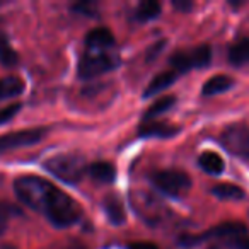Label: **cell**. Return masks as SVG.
<instances>
[{"mask_svg":"<svg viewBox=\"0 0 249 249\" xmlns=\"http://www.w3.org/2000/svg\"><path fill=\"white\" fill-rule=\"evenodd\" d=\"M174 103H176V97L174 96H162L160 99H157L156 103H154L152 106L145 111V114H143V121H150L152 118H156V116H159V114L169 111L171 107L174 106Z\"/></svg>","mask_w":249,"mask_h":249,"instance_id":"d6986e66","label":"cell"},{"mask_svg":"<svg viewBox=\"0 0 249 249\" xmlns=\"http://www.w3.org/2000/svg\"><path fill=\"white\" fill-rule=\"evenodd\" d=\"M87 171H89L90 178H94L96 181H99V183H113L114 178H116V167L113 166L111 162H106V160H101V162H92L89 167H87Z\"/></svg>","mask_w":249,"mask_h":249,"instance_id":"5bb4252c","label":"cell"},{"mask_svg":"<svg viewBox=\"0 0 249 249\" xmlns=\"http://www.w3.org/2000/svg\"><path fill=\"white\" fill-rule=\"evenodd\" d=\"M174 7L179 9V11H191L193 4L191 2H174Z\"/></svg>","mask_w":249,"mask_h":249,"instance_id":"484cf974","label":"cell"},{"mask_svg":"<svg viewBox=\"0 0 249 249\" xmlns=\"http://www.w3.org/2000/svg\"><path fill=\"white\" fill-rule=\"evenodd\" d=\"M86 45L89 52H107L109 48H113L114 36L107 28H96L87 33Z\"/></svg>","mask_w":249,"mask_h":249,"instance_id":"9c48e42d","label":"cell"},{"mask_svg":"<svg viewBox=\"0 0 249 249\" xmlns=\"http://www.w3.org/2000/svg\"><path fill=\"white\" fill-rule=\"evenodd\" d=\"M19 109H21V104H19V103L9 104V106L2 107V109H0V124H4V123H7V121H11L12 118L19 113Z\"/></svg>","mask_w":249,"mask_h":249,"instance_id":"44dd1931","label":"cell"},{"mask_svg":"<svg viewBox=\"0 0 249 249\" xmlns=\"http://www.w3.org/2000/svg\"><path fill=\"white\" fill-rule=\"evenodd\" d=\"M179 132L178 126L167 124L164 121H145L140 126L139 135L140 137H160V139H171Z\"/></svg>","mask_w":249,"mask_h":249,"instance_id":"30bf717a","label":"cell"},{"mask_svg":"<svg viewBox=\"0 0 249 249\" xmlns=\"http://www.w3.org/2000/svg\"><path fill=\"white\" fill-rule=\"evenodd\" d=\"M0 62L4 63L5 67L16 65V63H18V53H16L14 50L9 48V45H7L2 52H0Z\"/></svg>","mask_w":249,"mask_h":249,"instance_id":"7402d4cb","label":"cell"},{"mask_svg":"<svg viewBox=\"0 0 249 249\" xmlns=\"http://www.w3.org/2000/svg\"><path fill=\"white\" fill-rule=\"evenodd\" d=\"M120 65V58L107 52H87L82 55L77 73L82 80H92L111 72Z\"/></svg>","mask_w":249,"mask_h":249,"instance_id":"277c9868","label":"cell"},{"mask_svg":"<svg viewBox=\"0 0 249 249\" xmlns=\"http://www.w3.org/2000/svg\"><path fill=\"white\" fill-rule=\"evenodd\" d=\"M126 249H159V248L156 244H152V242H132V244H128Z\"/></svg>","mask_w":249,"mask_h":249,"instance_id":"cb8c5ba5","label":"cell"},{"mask_svg":"<svg viewBox=\"0 0 249 249\" xmlns=\"http://www.w3.org/2000/svg\"><path fill=\"white\" fill-rule=\"evenodd\" d=\"M229 62L235 67H242L249 63V38H244L231 46L229 50Z\"/></svg>","mask_w":249,"mask_h":249,"instance_id":"e0dca14e","label":"cell"},{"mask_svg":"<svg viewBox=\"0 0 249 249\" xmlns=\"http://www.w3.org/2000/svg\"><path fill=\"white\" fill-rule=\"evenodd\" d=\"M164 45H166V43H164V41H159L156 46H152V48L149 50V53H147V60H154V58H157V55H159V52L164 48Z\"/></svg>","mask_w":249,"mask_h":249,"instance_id":"d4e9b609","label":"cell"},{"mask_svg":"<svg viewBox=\"0 0 249 249\" xmlns=\"http://www.w3.org/2000/svg\"><path fill=\"white\" fill-rule=\"evenodd\" d=\"M234 86V80L229 75H213L205 82L203 89H201V96H217L225 90H229Z\"/></svg>","mask_w":249,"mask_h":249,"instance_id":"9a60e30c","label":"cell"},{"mask_svg":"<svg viewBox=\"0 0 249 249\" xmlns=\"http://www.w3.org/2000/svg\"><path fill=\"white\" fill-rule=\"evenodd\" d=\"M45 133H46L45 128H26V130H18V132L0 135V154L22 149V147L36 145V143L43 140Z\"/></svg>","mask_w":249,"mask_h":249,"instance_id":"ba28073f","label":"cell"},{"mask_svg":"<svg viewBox=\"0 0 249 249\" xmlns=\"http://www.w3.org/2000/svg\"><path fill=\"white\" fill-rule=\"evenodd\" d=\"M159 14H160V5L157 4L156 0H147V2H142V4L139 5L135 18L139 19V21L145 22V21H152V19H156Z\"/></svg>","mask_w":249,"mask_h":249,"instance_id":"ffe728a7","label":"cell"},{"mask_svg":"<svg viewBox=\"0 0 249 249\" xmlns=\"http://www.w3.org/2000/svg\"><path fill=\"white\" fill-rule=\"evenodd\" d=\"M5 46H7V41H5L4 36H0V52H2V50H4Z\"/></svg>","mask_w":249,"mask_h":249,"instance_id":"4316f807","label":"cell"},{"mask_svg":"<svg viewBox=\"0 0 249 249\" xmlns=\"http://www.w3.org/2000/svg\"><path fill=\"white\" fill-rule=\"evenodd\" d=\"M212 193L217 198H220V200H242V198H244L242 188L235 186V184H231V183L215 184V186L212 188Z\"/></svg>","mask_w":249,"mask_h":249,"instance_id":"ac0fdd59","label":"cell"},{"mask_svg":"<svg viewBox=\"0 0 249 249\" xmlns=\"http://www.w3.org/2000/svg\"><path fill=\"white\" fill-rule=\"evenodd\" d=\"M80 213L82 212H80L79 203L56 186H53V190L50 191L48 198L41 208V215L48 218V222L53 227L58 229L72 227L73 224L79 222Z\"/></svg>","mask_w":249,"mask_h":249,"instance_id":"6da1fadb","label":"cell"},{"mask_svg":"<svg viewBox=\"0 0 249 249\" xmlns=\"http://www.w3.org/2000/svg\"><path fill=\"white\" fill-rule=\"evenodd\" d=\"M55 184L50 183L45 178L38 176H21L14 181V193L21 203L29 207L31 210L41 213V208L48 198L50 191Z\"/></svg>","mask_w":249,"mask_h":249,"instance_id":"7a4b0ae2","label":"cell"},{"mask_svg":"<svg viewBox=\"0 0 249 249\" xmlns=\"http://www.w3.org/2000/svg\"><path fill=\"white\" fill-rule=\"evenodd\" d=\"M43 166L52 176L67 184H77L87 171L86 159L79 154H58L50 157Z\"/></svg>","mask_w":249,"mask_h":249,"instance_id":"3957f363","label":"cell"},{"mask_svg":"<svg viewBox=\"0 0 249 249\" xmlns=\"http://www.w3.org/2000/svg\"><path fill=\"white\" fill-rule=\"evenodd\" d=\"M152 183L162 195L171 198H181L190 191L191 179L186 173L176 169L159 171L152 176Z\"/></svg>","mask_w":249,"mask_h":249,"instance_id":"5b68a950","label":"cell"},{"mask_svg":"<svg viewBox=\"0 0 249 249\" xmlns=\"http://www.w3.org/2000/svg\"><path fill=\"white\" fill-rule=\"evenodd\" d=\"M212 62V48L208 45H201L191 52H178L171 56V65L176 73H184L191 69H201Z\"/></svg>","mask_w":249,"mask_h":249,"instance_id":"52a82bcc","label":"cell"},{"mask_svg":"<svg viewBox=\"0 0 249 249\" xmlns=\"http://www.w3.org/2000/svg\"><path fill=\"white\" fill-rule=\"evenodd\" d=\"M220 143L229 154L249 160V126L244 123H232L220 133Z\"/></svg>","mask_w":249,"mask_h":249,"instance_id":"8992f818","label":"cell"},{"mask_svg":"<svg viewBox=\"0 0 249 249\" xmlns=\"http://www.w3.org/2000/svg\"><path fill=\"white\" fill-rule=\"evenodd\" d=\"M198 164L205 173L212 174V176H220L225 169L224 160L217 152H203L198 157Z\"/></svg>","mask_w":249,"mask_h":249,"instance_id":"2e32d148","label":"cell"},{"mask_svg":"<svg viewBox=\"0 0 249 249\" xmlns=\"http://www.w3.org/2000/svg\"><path fill=\"white\" fill-rule=\"evenodd\" d=\"M9 224V208L5 205H0V235L4 234Z\"/></svg>","mask_w":249,"mask_h":249,"instance_id":"603a6c76","label":"cell"},{"mask_svg":"<svg viewBox=\"0 0 249 249\" xmlns=\"http://www.w3.org/2000/svg\"><path fill=\"white\" fill-rule=\"evenodd\" d=\"M103 208L107 215V220L113 225H121L126 220V213H124V207L121 200L114 195H107L103 201Z\"/></svg>","mask_w":249,"mask_h":249,"instance_id":"8fae6325","label":"cell"},{"mask_svg":"<svg viewBox=\"0 0 249 249\" xmlns=\"http://www.w3.org/2000/svg\"><path fill=\"white\" fill-rule=\"evenodd\" d=\"M24 89H26L24 80L21 77H16V75L4 77V79H0V101L21 96L24 92Z\"/></svg>","mask_w":249,"mask_h":249,"instance_id":"4fadbf2b","label":"cell"},{"mask_svg":"<svg viewBox=\"0 0 249 249\" xmlns=\"http://www.w3.org/2000/svg\"><path fill=\"white\" fill-rule=\"evenodd\" d=\"M178 79V73L174 70H166V72H160L159 75H156L150 84L147 86V89L143 90V97H150V96H156V94L162 92L166 90L167 87H171Z\"/></svg>","mask_w":249,"mask_h":249,"instance_id":"7c38bea8","label":"cell"}]
</instances>
